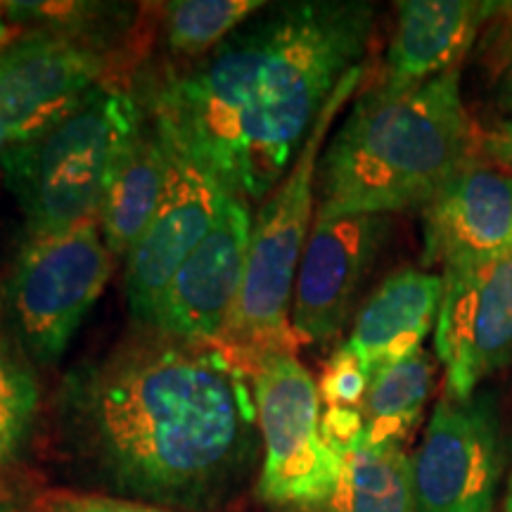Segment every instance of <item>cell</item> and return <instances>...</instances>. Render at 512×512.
Segmentation results:
<instances>
[{"instance_id":"15","label":"cell","mask_w":512,"mask_h":512,"mask_svg":"<svg viewBox=\"0 0 512 512\" xmlns=\"http://www.w3.org/2000/svg\"><path fill=\"white\" fill-rule=\"evenodd\" d=\"M496 0H401L373 88L401 93L460 69L489 22Z\"/></svg>"},{"instance_id":"7","label":"cell","mask_w":512,"mask_h":512,"mask_svg":"<svg viewBox=\"0 0 512 512\" xmlns=\"http://www.w3.org/2000/svg\"><path fill=\"white\" fill-rule=\"evenodd\" d=\"M242 361L259 420V496L287 508H325L342 475V458L320 432L318 382L294 351H261Z\"/></svg>"},{"instance_id":"30","label":"cell","mask_w":512,"mask_h":512,"mask_svg":"<svg viewBox=\"0 0 512 512\" xmlns=\"http://www.w3.org/2000/svg\"><path fill=\"white\" fill-rule=\"evenodd\" d=\"M17 140H15V136H12V133L8 131V128H3L0 126V152L5 150V147H10V145H15Z\"/></svg>"},{"instance_id":"8","label":"cell","mask_w":512,"mask_h":512,"mask_svg":"<svg viewBox=\"0 0 512 512\" xmlns=\"http://www.w3.org/2000/svg\"><path fill=\"white\" fill-rule=\"evenodd\" d=\"M510 451L494 392L444 396L411 456L418 512H496L508 482Z\"/></svg>"},{"instance_id":"9","label":"cell","mask_w":512,"mask_h":512,"mask_svg":"<svg viewBox=\"0 0 512 512\" xmlns=\"http://www.w3.org/2000/svg\"><path fill=\"white\" fill-rule=\"evenodd\" d=\"M434 351L448 399H467L512 363V252L441 271Z\"/></svg>"},{"instance_id":"6","label":"cell","mask_w":512,"mask_h":512,"mask_svg":"<svg viewBox=\"0 0 512 512\" xmlns=\"http://www.w3.org/2000/svg\"><path fill=\"white\" fill-rule=\"evenodd\" d=\"M112 268L98 219L27 238L5 287L12 337L24 354L43 366L60 361L105 292Z\"/></svg>"},{"instance_id":"23","label":"cell","mask_w":512,"mask_h":512,"mask_svg":"<svg viewBox=\"0 0 512 512\" xmlns=\"http://www.w3.org/2000/svg\"><path fill=\"white\" fill-rule=\"evenodd\" d=\"M472 53L477 67L494 83L512 69V0L496 3Z\"/></svg>"},{"instance_id":"19","label":"cell","mask_w":512,"mask_h":512,"mask_svg":"<svg viewBox=\"0 0 512 512\" xmlns=\"http://www.w3.org/2000/svg\"><path fill=\"white\" fill-rule=\"evenodd\" d=\"M434 375L437 363L425 349L375 370L361 406L366 441L403 446L430 401Z\"/></svg>"},{"instance_id":"13","label":"cell","mask_w":512,"mask_h":512,"mask_svg":"<svg viewBox=\"0 0 512 512\" xmlns=\"http://www.w3.org/2000/svg\"><path fill=\"white\" fill-rule=\"evenodd\" d=\"M166 143V140H164ZM169 145V143H166ZM171 152L169 181L157 214L126 256V302L131 318L147 330L159 299L178 268L219 219L228 195L207 171L183 152Z\"/></svg>"},{"instance_id":"26","label":"cell","mask_w":512,"mask_h":512,"mask_svg":"<svg viewBox=\"0 0 512 512\" xmlns=\"http://www.w3.org/2000/svg\"><path fill=\"white\" fill-rule=\"evenodd\" d=\"M479 157L512 171V119H498L479 131Z\"/></svg>"},{"instance_id":"1","label":"cell","mask_w":512,"mask_h":512,"mask_svg":"<svg viewBox=\"0 0 512 512\" xmlns=\"http://www.w3.org/2000/svg\"><path fill=\"white\" fill-rule=\"evenodd\" d=\"M60 418L112 496L178 512L221 508L261 441L252 377L233 349L143 328L64 380Z\"/></svg>"},{"instance_id":"21","label":"cell","mask_w":512,"mask_h":512,"mask_svg":"<svg viewBox=\"0 0 512 512\" xmlns=\"http://www.w3.org/2000/svg\"><path fill=\"white\" fill-rule=\"evenodd\" d=\"M41 389L27 354L0 328V467L17 463L34 432Z\"/></svg>"},{"instance_id":"4","label":"cell","mask_w":512,"mask_h":512,"mask_svg":"<svg viewBox=\"0 0 512 512\" xmlns=\"http://www.w3.org/2000/svg\"><path fill=\"white\" fill-rule=\"evenodd\" d=\"M145 126L138 100L102 81L67 117L5 147L0 169L24 211L29 238L98 219L107 190Z\"/></svg>"},{"instance_id":"18","label":"cell","mask_w":512,"mask_h":512,"mask_svg":"<svg viewBox=\"0 0 512 512\" xmlns=\"http://www.w3.org/2000/svg\"><path fill=\"white\" fill-rule=\"evenodd\" d=\"M339 458L342 475L325 512H418L411 458L403 446L363 439Z\"/></svg>"},{"instance_id":"24","label":"cell","mask_w":512,"mask_h":512,"mask_svg":"<svg viewBox=\"0 0 512 512\" xmlns=\"http://www.w3.org/2000/svg\"><path fill=\"white\" fill-rule=\"evenodd\" d=\"M38 512H178L133 498L83 491H50L38 501Z\"/></svg>"},{"instance_id":"2","label":"cell","mask_w":512,"mask_h":512,"mask_svg":"<svg viewBox=\"0 0 512 512\" xmlns=\"http://www.w3.org/2000/svg\"><path fill=\"white\" fill-rule=\"evenodd\" d=\"M377 8L366 0L268 5L150 95V121L221 185L264 202L351 69L363 67Z\"/></svg>"},{"instance_id":"11","label":"cell","mask_w":512,"mask_h":512,"mask_svg":"<svg viewBox=\"0 0 512 512\" xmlns=\"http://www.w3.org/2000/svg\"><path fill=\"white\" fill-rule=\"evenodd\" d=\"M105 72L102 50L67 31H22L0 50V126L17 143L38 136L100 86Z\"/></svg>"},{"instance_id":"28","label":"cell","mask_w":512,"mask_h":512,"mask_svg":"<svg viewBox=\"0 0 512 512\" xmlns=\"http://www.w3.org/2000/svg\"><path fill=\"white\" fill-rule=\"evenodd\" d=\"M0 8H3V5H0ZM19 34H22V29L12 27V24L5 22V19H0V50H3L5 46H10V43L15 41Z\"/></svg>"},{"instance_id":"25","label":"cell","mask_w":512,"mask_h":512,"mask_svg":"<svg viewBox=\"0 0 512 512\" xmlns=\"http://www.w3.org/2000/svg\"><path fill=\"white\" fill-rule=\"evenodd\" d=\"M320 432L337 456L351 451L366 439V422L361 408H323L320 415Z\"/></svg>"},{"instance_id":"10","label":"cell","mask_w":512,"mask_h":512,"mask_svg":"<svg viewBox=\"0 0 512 512\" xmlns=\"http://www.w3.org/2000/svg\"><path fill=\"white\" fill-rule=\"evenodd\" d=\"M389 233L392 216H316L292 294L290 323L299 344L328 347L335 342Z\"/></svg>"},{"instance_id":"14","label":"cell","mask_w":512,"mask_h":512,"mask_svg":"<svg viewBox=\"0 0 512 512\" xmlns=\"http://www.w3.org/2000/svg\"><path fill=\"white\" fill-rule=\"evenodd\" d=\"M512 252V174L470 164L422 209V264L463 266Z\"/></svg>"},{"instance_id":"20","label":"cell","mask_w":512,"mask_h":512,"mask_svg":"<svg viewBox=\"0 0 512 512\" xmlns=\"http://www.w3.org/2000/svg\"><path fill=\"white\" fill-rule=\"evenodd\" d=\"M264 8L261 0H176L164 12L166 48L188 62L200 60Z\"/></svg>"},{"instance_id":"17","label":"cell","mask_w":512,"mask_h":512,"mask_svg":"<svg viewBox=\"0 0 512 512\" xmlns=\"http://www.w3.org/2000/svg\"><path fill=\"white\" fill-rule=\"evenodd\" d=\"M169 169V145L150 121L112 181L98 214L102 240L114 259H126L150 226L164 197Z\"/></svg>"},{"instance_id":"16","label":"cell","mask_w":512,"mask_h":512,"mask_svg":"<svg viewBox=\"0 0 512 512\" xmlns=\"http://www.w3.org/2000/svg\"><path fill=\"white\" fill-rule=\"evenodd\" d=\"M444 278L422 268H399L377 285L356 313L347 347L373 377L389 363L422 349L439 316Z\"/></svg>"},{"instance_id":"29","label":"cell","mask_w":512,"mask_h":512,"mask_svg":"<svg viewBox=\"0 0 512 512\" xmlns=\"http://www.w3.org/2000/svg\"><path fill=\"white\" fill-rule=\"evenodd\" d=\"M503 512H512V472L505 482V496H503Z\"/></svg>"},{"instance_id":"22","label":"cell","mask_w":512,"mask_h":512,"mask_svg":"<svg viewBox=\"0 0 512 512\" xmlns=\"http://www.w3.org/2000/svg\"><path fill=\"white\" fill-rule=\"evenodd\" d=\"M370 384L368 370L347 344H339L325 361L318 380L323 408H361Z\"/></svg>"},{"instance_id":"3","label":"cell","mask_w":512,"mask_h":512,"mask_svg":"<svg viewBox=\"0 0 512 512\" xmlns=\"http://www.w3.org/2000/svg\"><path fill=\"white\" fill-rule=\"evenodd\" d=\"M479 159V128L463 100V69L401 93L370 86L320 155L316 216L425 209Z\"/></svg>"},{"instance_id":"5","label":"cell","mask_w":512,"mask_h":512,"mask_svg":"<svg viewBox=\"0 0 512 512\" xmlns=\"http://www.w3.org/2000/svg\"><path fill=\"white\" fill-rule=\"evenodd\" d=\"M363 76L366 67H356L339 81L290 171L254 214L245 278L223 337V344L240 358L261 351H297L299 347L290 311L294 280L316 221L318 162L332 124L354 98Z\"/></svg>"},{"instance_id":"12","label":"cell","mask_w":512,"mask_h":512,"mask_svg":"<svg viewBox=\"0 0 512 512\" xmlns=\"http://www.w3.org/2000/svg\"><path fill=\"white\" fill-rule=\"evenodd\" d=\"M252 223V207L228 197L219 219L166 285L147 330L188 344H223L245 278Z\"/></svg>"},{"instance_id":"27","label":"cell","mask_w":512,"mask_h":512,"mask_svg":"<svg viewBox=\"0 0 512 512\" xmlns=\"http://www.w3.org/2000/svg\"><path fill=\"white\" fill-rule=\"evenodd\" d=\"M494 86H496L494 91L496 107L503 114H512V69H508V72H505Z\"/></svg>"}]
</instances>
